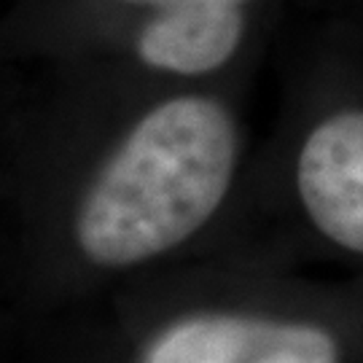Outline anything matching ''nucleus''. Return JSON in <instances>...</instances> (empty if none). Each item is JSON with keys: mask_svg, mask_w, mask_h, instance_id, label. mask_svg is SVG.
<instances>
[{"mask_svg": "<svg viewBox=\"0 0 363 363\" xmlns=\"http://www.w3.org/2000/svg\"><path fill=\"white\" fill-rule=\"evenodd\" d=\"M234 127L208 97L154 108L130 132L78 216L97 264L127 267L183 242L216 213L234 169Z\"/></svg>", "mask_w": 363, "mask_h": 363, "instance_id": "1", "label": "nucleus"}, {"mask_svg": "<svg viewBox=\"0 0 363 363\" xmlns=\"http://www.w3.org/2000/svg\"><path fill=\"white\" fill-rule=\"evenodd\" d=\"M298 194L315 226L363 253V113L347 111L318 124L298 156Z\"/></svg>", "mask_w": 363, "mask_h": 363, "instance_id": "2", "label": "nucleus"}, {"mask_svg": "<svg viewBox=\"0 0 363 363\" xmlns=\"http://www.w3.org/2000/svg\"><path fill=\"white\" fill-rule=\"evenodd\" d=\"M148 363H337V345L310 325L202 318L162 337Z\"/></svg>", "mask_w": 363, "mask_h": 363, "instance_id": "3", "label": "nucleus"}, {"mask_svg": "<svg viewBox=\"0 0 363 363\" xmlns=\"http://www.w3.org/2000/svg\"><path fill=\"white\" fill-rule=\"evenodd\" d=\"M242 30V11L232 3L164 6L143 27L138 52L151 67L196 76L223 65L240 46Z\"/></svg>", "mask_w": 363, "mask_h": 363, "instance_id": "4", "label": "nucleus"}, {"mask_svg": "<svg viewBox=\"0 0 363 363\" xmlns=\"http://www.w3.org/2000/svg\"><path fill=\"white\" fill-rule=\"evenodd\" d=\"M138 3H159V6H186V3H232V6H240L242 0H138Z\"/></svg>", "mask_w": 363, "mask_h": 363, "instance_id": "5", "label": "nucleus"}]
</instances>
